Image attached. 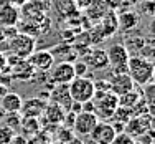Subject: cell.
Listing matches in <instances>:
<instances>
[{
	"label": "cell",
	"mask_w": 155,
	"mask_h": 144,
	"mask_svg": "<svg viewBox=\"0 0 155 144\" xmlns=\"http://www.w3.org/2000/svg\"><path fill=\"white\" fill-rule=\"evenodd\" d=\"M21 114L20 113H7L3 114L2 121H3V126H7L8 129H12V131H18L20 129V124H21Z\"/></svg>",
	"instance_id": "obj_24"
},
{
	"label": "cell",
	"mask_w": 155,
	"mask_h": 144,
	"mask_svg": "<svg viewBox=\"0 0 155 144\" xmlns=\"http://www.w3.org/2000/svg\"><path fill=\"white\" fill-rule=\"evenodd\" d=\"M87 144H96V142H94V141H89V142H87Z\"/></svg>",
	"instance_id": "obj_40"
},
{
	"label": "cell",
	"mask_w": 155,
	"mask_h": 144,
	"mask_svg": "<svg viewBox=\"0 0 155 144\" xmlns=\"http://www.w3.org/2000/svg\"><path fill=\"white\" fill-rule=\"evenodd\" d=\"M96 27L99 28V32H101L102 36H104V40L110 38L114 33L119 30V23H117V13L112 12V10H109V12L101 18V22H99Z\"/></svg>",
	"instance_id": "obj_14"
},
{
	"label": "cell",
	"mask_w": 155,
	"mask_h": 144,
	"mask_svg": "<svg viewBox=\"0 0 155 144\" xmlns=\"http://www.w3.org/2000/svg\"><path fill=\"white\" fill-rule=\"evenodd\" d=\"M46 103L43 98H28V99H23L21 103V108H20V114L21 118H36L40 119L41 118L43 111L46 108Z\"/></svg>",
	"instance_id": "obj_10"
},
{
	"label": "cell",
	"mask_w": 155,
	"mask_h": 144,
	"mask_svg": "<svg viewBox=\"0 0 155 144\" xmlns=\"http://www.w3.org/2000/svg\"><path fill=\"white\" fill-rule=\"evenodd\" d=\"M84 12H86V18L91 22V23H99L101 18L109 12V9L106 7L104 0H93Z\"/></svg>",
	"instance_id": "obj_18"
},
{
	"label": "cell",
	"mask_w": 155,
	"mask_h": 144,
	"mask_svg": "<svg viewBox=\"0 0 155 144\" xmlns=\"http://www.w3.org/2000/svg\"><path fill=\"white\" fill-rule=\"evenodd\" d=\"M69 111L74 113V114L81 113V111H83V103H76V101H73V105H71V108H69Z\"/></svg>",
	"instance_id": "obj_33"
},
{
	"label": "cell",
	"mask_w": 155,
	"mask_h": 144,
	"mask_svg": "<svg viewBox=\"0 0 155 144\" xmlns=\"http://www.w3.org/2000/svg\"><path fill=\"white\" fill-rule=\"evenodd\" d=\"M106 7H107L109 10H112V12H117V10L122 9L124 5V0H104Z\"/></svg>",
	"instance_id": "obj_30"
},
{
	"label": "cell",
	"mask_w": 155,
	"mask_h": 144,
	"mask_svg": "<svg viewBox=\"0 0 155 144\" xmlns=\"http://www.w3.org/2000/svg\"><path fill=\"white\" fill-rule=\"evenodd\" d=\"M147 45V42H145V38L143 36H129V38H125V48H127V51H129V55L130 57H134L137 51H140L143 46Z\"/></svg>",
	"instance_id": "obj_22"
},
{
	"label": "cell",
	"mask_w": 155,
	"mask_h": 144,
	"mask_svg": "<svg viewBox=\"0 0 155 144\" xmlns=\"http://www.w3.org/2000/svg\"><path fill=\"white\" fill-rule=\"evenodd\" d=\"M106 55H107L109 66H112L114 73H127V63L130 55L124 46V43H112L106 50Z\"/></svg>",
	"instance_id": "obj_5"
},
{
	"label": "cell",
	"mask_w": 155,
	"mask_h": 144,
	"mask_svg": "<svg viewBox=\"0 0 155 144\" xmlns=\"http://www.w3.org/2000/svg\"><path fill=\"white\" fill-rule=\"evenodd\" d=\"M73 70H74V75L81 78V76H86L89 68H87V65L83 60H76V61H73Z\"/></svg>",
	"instance_id": "obj_28"
},
{
	"label": "cell",
	"mask_w": 155,
	"mask_h": 144,
	"mask_svg": "<svg viewBox=\"0 0 155 144\" xmlns=\"http://www.w3.org/2000/svg\"><path fill=\"white\" fill-rule=\"evenodd\" d=\"M20 18V9L10 3L0 5V27H17Z\"/></svg>",
	"instance_id": "obj_16"
},
{
	"label": "cell",
	"mask_w": 155,
	"mask_h": 144,
	"mask_svg": "<svg viewBox=\"0 0 155 144\" xmlns=\"http://www.w3.org/2000/svg\"><path fill=\"white\" fill-rule=\"evenodd\" d=\"M48 101H51V103H54V105L61 106V108L68 113L69 108H71V105H73V99H71V96H69L68 84H56V86L51 90L50 99H48Z\"/></svg>",
	"instance_id": "obj_13"
},
{
	"label": "cell",
	"mask_w": 155,
	"mask_h": 144,
	"mask_svg": "<svg viewBox=\"0 0 155 144\" xmlns=\"http://www.w3.org/2000/svg\"><path fill=\"white\" fill-rule=\"evenodd\" d=\"M36 50V38L30 35L18 32L13 38L8 40V51L10 55L20 58V60H28L30 55Z\"/></svg>",
	"instance_id": "obj_2"
},
{
	"label": "cell",
	"mask_w": 155,
	"mask_h": 144,
	"mask_svg": "<svg viewBox=\"0 0 155 144\" xmlns=\"http://www.w3.org/2000/svg\"><path fill=\"white\" fill-rule=\"evenodd\" d=\"M13 131L12 129H8L7 126H3V124H0V144H10V141L13 139Z\"/></svg>",
	"instance_id": "obj_27"
},
{
	"label": "cell",
	"mask_w": 155,
	"mask_h": 144,
	"mask_svg": "<svg viewBox=\"0 0 155 144\" xmlns=\"http://www.w3.org/2000/svg\"><path fill=\"white\" fill-rule=\"evenodd\" d=\"M99 123V118L96 116V113H86V111H81L74 116V123H73V132L78 136H86L91 134V131L94 129V126Z\"/></svg>",
	"instance_id": "obj_6"
},
{
	"label": "cell",
	"mask_w": 155,
	"mask_h": 144,
	"mask_svg": "<svg viewBox=\"0 0 155 144\" xmlns=\"http://www.w3.org/2000/svg\"><path fill=\"white\" fill-rule=\"evenodd\" d=\"M91 2H93V0H73V3H74V7L78 10H86Z\"/></svg>",
	"instance_id": "obj_31"
},
{
	"label": "cell",
	"mask_w": 155,
	"mask_h": 144,
	"mask_svg": "<svg viewBox=\"0 0 155 144\" xmlns=\"http://www.w3.org/2000/svg\"><path fill=\"white\" fill-rule=\"evenodd\" d=\"M5 68H7V55L3 51H0V75L5 71Z\"/></svg>",
	"instance_id": "obj_32"
},
{
	"label": "cell",
	"mask_w": 155,
	"mask_h": 144,
	"mask_svg": "<svg viewBox=\"0 0 155 144\" xmlns=\"http://www.w3.org/2000/svg\"><path fill=\"white\" fill-rule=\"evenodd\" d=\"M107 84H109V91L114 93L116 96H120V94L127 93V91H132L135 86V83L129 76V73H114L112 76L107 78Z\"/></svg>",
	"instance_id": "obj_9"
},
{
	"label": "cell",
	"mask_w": 155,
	"mask_h": 144,
	"mask_svg": "<svg viewBox=\"0 0 155 144\" xmlns=\"http://www.w3.org/2000/svg\"><path fill=\"white\" fill-rule=\"evenodd\" d=\"M140 98H142V93H139V91L132 90V91H127V93L117 96V101H119V106L132 109V108H134V106L140 101Z\"/></svg>",
	"instance_id": "obj_21"
},
{
	"label": "cell",
	"mask_w": 155,
	"mask_h": 144,
	"mask_svg": "<svg viewBox=\"0 0 155 144\" xmlns=\"http://www.w3.org/2000/svg\"><path fill=\"white\" fill-rule=\"evenodd\" d=\"M50 71H51L50 78L54 84H69L76 78L73 63H69V61H58V63L53 65V68Z\"/></svg>",
	"instance_id": "obj_7"
},
{
	"label": "cell",
	"mask_w": 155,
	"mask_h": 144,
	"mask_svg": "<svg viewBox=\"0 0 155 144\" xmlns=\"http://www.w3.org/2000/svg\"><path fill=\"white\" fill-rule=\"evenodd\" d=\"M81 60L87 65V68L94 70V71H101V70H106L109 66L106 50H101V48L89 50L86 55H84V58H81Z\"/></svg>",
	"instance_id": "obj_12"
},
{
	"label": "cell",
	"mask_w": 155,
	"mask_h": 144,
	"mask_svg": "<svg viewBox=\"0 0 155 144\" xmlns=\"http://www.w3.org/2000/svg\"><path fill=\"white\" fill-rule=\"evenodd\" d=\"M93 101L96 105V116L101 118H112L116 108L119 106V101H117V96L110 91H94Z\"/></svg>",
	"instance_id": "obj_4"
},
{
	"label": "cell",
	"mask_w": 155,
	"mask_h": 144,
	"mask_svg": "<svg viewBox=\"0 0 155 144\" xmlns=\"http://www.w3.org/2000/svg\"><path fill=\"white\" fill-rule=\"evenodd\" d=\"M127 73L135 84L145 86L153 81V61L145 60L142 57H130L127 63Z\"/></svg>",
	"instance_id": "obj_1"
},
{
	"label": "cell",
	"mask_w": 155,
	"mask_h": 144,
	"mask_svg": "<svg viewBox=\"0 0 155 144\" xmlns=\"http://www.w3.org/2000/svg\"><path fill=\"white\" fill-rule=\"evenodd\" d=\"M64 114H66V111L61 108V106L48 101L45 111H43V114H41V118H45V123L50 124V126H60V124H63Z\"/></svg>",
	"instance_id": "obj_15"
},
{
	"label": "cell",
	"mask_w": 155,
	"mask_h": 144,
	"mask_svg": "<svg viewBox=\"0 0 155 144\" xmlns=\"http://www.w3.org/2000/svg\"><path fill=\"white\" fill-rule=\"evenodd\" d=\"M18 131H21L20 136H23L25 139L27 138H35V136L38 134V131H40V121L36 119V118H23Z\"/></svg>",
	"instance_id": "obj_20"
},
{
	"label": "cell",
	"mask_w": 155,
	"mask_h": 144,
	"mask_svg": "<svg viewBox=\"0 0 155 144\" xmlns=\"http://www.w3.org/2000/svg\"><path fill=\"white\" fill-rule=\"evenodd\" d=\"M140 3H145V2H150V0H139Z\"/></svg>",
	"instance_id": "obj_39"
},
{
	"label": "cell",
	"mask_w": 155,
	"mask_h": 144,
	"mask_svg": "<svg viewBox=\"0 0 155 144\" xmlns=\"http://www.w3.org/2000/svg\"><path fill=\"white\" fill-rule=\"evenodd\" d=\"M3 114H5V113H3L2 109H0V119H2V118H3Z\"/></svg>",
	"instance_id": "obj_38"
},
{
	"label": "cell",
	"mask_w": 155,
	"mask_h": 144,
	"mask_svg": "<svg viewBox=\"0 0 155 144\" xmlns=\"http://www.w3.org/2000/svg\"><path fill=\"white\" fill-rule=\"evenodd\" d=\"M27 2H28V0H8V3H10V5L17 7V9H21V7H23Z\"/></svg>",
	"instance_id": "obj_34"
},
{
	"label": "cell",
	"mask_w": 155,
	"mask_h": 144,
	"mask_svg": "<svg viewBox=\"0 0 155 144\" xmlns=\"http://www.w3.org/2000/svg\"><path fill=\"white\" fill-rule=\"evenodd\" d=\"M28 63H30L36 71H50L53 68V65L56 63V58L51 53V50H35L28 58Z\"/></svg>",
	"instance_id": "obj_8"
},
{
	"label": "cell",
	"mask_w": 155,
	"mask_h": 144,
	"mask_svg": "<svg viewBox=\"0 0 155 144\" xmlns=\"http://www.w3.org/2000/svg\"><path fill=\"white\" fill-rule=\"evenodd\" d=\"M132 116H134V114H132V109L122 108V106H117L116 111H114V114H112V119L116 121V123H122V124H125Z\"/></svg>",
	"instance_id": "obj_25"
},
{
	"label": "cell",
	"mask_w": 155,
	"mask_h": 144,
	"mask_svg": "<svg viewBox=\"0 0 155 144\" xmlns=\"http://www.w3.org/2000/svg\"><path fill=\"white\" fill-rule=\"evenodd\" d=\"M56 9L60 10L61 15H64L66 18L69 17H76L78 13H79V10L74 7V3H73V0H56Z\"/></svg>",
	"instance_id": "obj_23"
},
{
	"label": "cell",
	"mask_w": 155,
	"mask_h": 144,
	"mask_svg": "<svg viewBox=\"0 0 155 144\" xmlns=\"http://www.w3.org/2000/svg\"><path fill=\"white\" fill-rule=\"evenodd\" d=\"M56 144H60V142H56Z\"/></svg>",
	"instance_id": "obj_41"
},
{
	"label": "cell",
	"mask_w": 155,
	"mask_h": 144,
	"mask_svg": "<svg viewBox=\"0 0 155 144\" xmlns=\"http://www.w3.org/2000/svg\"><path fill=\"white\" fill-rule=\"evenodd\" d=\"M8 91H10V90L5 86V84H2V83H0V99H2V98H3V96H5L7 93H8Z\"/></svg>",
	"instance_id": "obj_36"
},
{
	"label": "cell",
	"mask_w": 155,
	"mask_h": 144,
	"mask_svg": "<svg viewBox=\"0 0 155 144\" xmlns=\"http://www.w3.org/2000/svg\"><path fill=\"white\" fill-rule=\"evenodd\" d=\"M58 142L60 144H69L74 139V132H73V129H69V128H61V129H58Z\"/></svg>",
	"instance_id": "obj_26"
},
{
	"label": "cell",
	"mask_w": 155,
	"mask_h": 144,
	"mask_svg": "<svg viewBox=\"0 0 155 144\" xmlns=\"http://www.w3.org/2000/svg\"><path fill=\"white\" fill-rule=\"evenodd\" d=\"M147 3V7H145V13H149V15H152V10H153V2L150 0V2H145Z\"/></svg>",
	"instance_id": "obj_35"
},
{
	"label": "cell",
	"mask_w": 155,
	"mask_h": 144,
	"mask_svg": "<svg viewBox=\"0 0 155 144\" xmlns=\"http://www.w3.org/2000/svg\"><path fill=\"white\" fill-rule=\"evenodd\" d=\"M2 42H7V35H5L3 27H0V43H2Z\"/></svg>",
	"instance_id": "obj_37"
},
{
	"label": "cell",
	"mask_w": 155,
	"mask_h": 144,
	"mask_svg": "<svg viewBox=\"0 0 155 144\" xmlns=\"http://www.w3.org/2000/svg\"><path fill=\"white\" fill-rule=\"evenodd\" d=\"M68 90H69V96H71L73 101L76 103H86L91 101L94 96V81L86 78V76H76L71 83L68 84Z\"/></svg>",
	"instance_id": "obj_3"
},
{
	"label": "cell",
	"mask_w": 155,
	"mask_h": 144,
	"mask_svg": "<svg viewBox=\"0 0 155 144\" xmlns=\"http://www.w3.org/2000/svg\"><path fill=\"white\" fill-rule=\"evenodd\" d=\"M110 144H135V139L125 132H119V134H116V138L112 139Z\"/></svg>",
	"instance_id": "obj_29"
},
{
	"label": "cell",
	"mask_w": 155,
	"mask_h": 144,
	"mask_svg": "<svg viewBox=\"0 0 155 144\" xmlns=\"http://www.w3.org/2000/svg\"><path fill=\"white\" fill-rule=\"evenodd\" d=\"M21 96L18 93H13V91H8L2 99H0V109L3 113H20V108H21Z\"/></svg>",
	"instance_id": "obj_17"
},
{
	"label": "cell",
	"mask_w": 155,
	"mask_h": 144,
	"mask_svg": "<svg viewBox=\"0 0 155 144\" xmlns=\"http://www.w3.org/2000/svg\"><path fill=\"white\" fill-rule=\"evenodd\" d=\"M139 15L134 12V10H125V12H120L117 15V23H119V28H122L124 32L134 30L139 25Z\"/></svg>",
	"instance_id": "obj_19"
},
{
	"label": "cell",
	"mask_w": 155,
	"mask_h": 144,
	"mask_svg": "<svg viewBox=\"0 0 155 144\" xmlns=\"http://www.w3.org/2000/svg\"><path fill=\"white\" fill-rule=\"evenodd\" d=\"M91 141H94L96 144H110L112 139L116 138V131H114L112 124L106 123V121H99L97 124L94 126V129L91 131L89 134Z\"/></svg>",
	"instance_id": "obj_11"
}]
</instances>
